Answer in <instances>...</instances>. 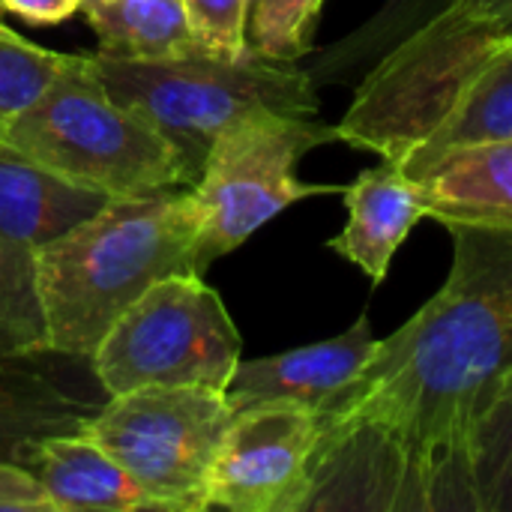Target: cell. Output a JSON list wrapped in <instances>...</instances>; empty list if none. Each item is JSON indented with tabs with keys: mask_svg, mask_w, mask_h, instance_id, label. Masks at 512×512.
<instances>
[{
	"mask_svg": "<svg viewBox=\"0 0 512 512\" xmlns=\"http://www.w3.org/2000/svg\"><path fill=\"white\" fill-rule=\"evenodd\" d=\"M444 228V285L321 417L303 512H480L477 432L512 375V231Z\"/></svg>",
	"mask_w": 512,
	"mask_h": 512,
	"instance_id": "cell-1",
	"label": "cell"
},
{
	"mask_svg": "<svg viewBox=\"0 0 512 512\" xmlns=\"http://www.w3.org/2000/svg\"><path fill=\"white\" fill-rule=\"evenodd\" d=\"M192 186L111 198L36 252L48 351L90 360L108 327L159 279L195 273Z\"/></svg>",
	"mask_w": 512,
	"mask_h": 512,
	"instance_id": "cell-2",
	"label": "cell"
},
{
	"mask_svg": "<svg viewBox=\"0 0 512 512\" xmlns=\"http://www.w3.org/2000/svg\"><path fill=\"white\" fill-rule=\"evenodd\" d=\"M96 78L114 102L153 123L198 180L213 141L255 114L318 117L315 75L300 60L258 51L240 57L189 54L174 60H108L93 54Z\"/></svg>",
	"mask_w": 512,
	"mask_h": 512,
	"instance_id": "cell-3",
	"label": "cell"
},
{
	"mask_svg": "<svg viewBox=\"0 0 512 512\" xmlns=\"http://www.w3.org/2000/svg\"><path fill=\"white\" fill-rule=\"evenodd\" d=\"M0 144L108 198L195 186L177 147L141 114L111 99L96 78L93 54L0 123Z\"/></svg>",
	"mask_w": 512,
	"mask_h": 512,
	"instance_id": "cell-4",
	"label": "cell"
},
{
	"mask_svg": "<svg viewBox=\"0 0 512 512\" xmlns=\"http://www.w3.org/2000/svg\"><path fill=\"white\" fill-rule=\"evenodd\" d=\"M240 330L216 288L195 273L150 285L102 336L90 372L105 396L141 387L225 390L240 363Z\"/></svg>",
	"mask_w": 512,
	"mask_h": 512,
	"instance_id": "cell-5",
	"label": "cell"
},
{
	"mask_svg": "<svg viewBox=\"0 0 512 512\" xmlns=\"http://www.w3.org/2000/svg\"><path fill=\"white\" fill-rule=\"evenodd\" d=\"M336 141L339 129L318 117L267 111L228 126L213 141L192 186L198 204V276L291 204L315 195H342L345 186L303 183L297 177V162L309 150Z\"/></svg>",
	"mask_w": 512,
	"mask_h": 512,
	"instance_id": "cell-6",
	"label": "cell"
},
{
	"mask_svg": "<svg viewBox=\"0 0 512 512\" xmlns=\"http://www.w3.org/2000/svg\"><path fill=\"white\" fill-rule=\"evenodd\" d=\"M231 420L225 390L141 387L108 396L84 435L168 512H204L210 468Z\"/></svg>",
	"mask_w": 512,
	"mask_h": 512,
	"instance_id": "cell-7",
	"label": "cell"
},
{
	"mask_svg": "<svg viewBox=\"0 0 512 512\" xmlns=\"http://www.w3.org/2000/svg\"><path fill=\"white\" fill-rule=\"evenodd\" d=\"M321 417L294 402L234 414L207 480V510L303 512Z\"/></svg>",
	"mask_w": 512,
	"mask_h": 512,
	"instance_id": "cell-8",
	"label": "cell"
},
{
	"mask_svg": "<svg viewBox=\"0 0 512 512\" xmlns=\"http://www.w3.org/2000/svg\"><path fill=\"white\" fill-rule=\"evenodd\" d=\"M375 348L378 339L372 324L366 315H360L345 333L333 339L273 357L240 360L225 387V399L234 414L264 402H294L324 417L360 378Z\"/></svg>",
	"mask_w": 512,
	"mask_h": 512,
	"instance_id": "cell-9",
	"label": "cell"
},
{
	"mask_svg": "<svg viewBox=\"0 0 512 512\" xmlns=\"http://www.w3.org/2000/svg\"><path fill=\"white\" fill-rule=\"evenodd\" d=\"M45 354H0V459L21 465L36 441L84 432L108 399L48 369Z\"/></svg>",
	"mask_w": 512,
	"mask_h": 512,
	"instance_id": "cell-10",
	"label": "cell"
},
{
	"mask_svg": "<svg viewBox=\"0 0 512 512\" xmlns=\"http://www.w3.org/2000/svg\"><path fill=\"white\" fill-rule=\"evenodd\" d=\"M405 174L417 180L435 222L512 231V138L438 153Z\"/></svg>",
	"mask_w": 512,
	"mask_h": 512,
	"instance_id": "cell-11",
	"label": "cell"
},
{
	"mask_svg": "<svg viewBox=\"0 0 512 512\" xmlns=\"http://www.w3.org/2000/svg\"><path fill=\"white\" fill-rule=\"evenodd\" d=\"M342 198L348 222L327 240V249L357 264L372 285H381L411 228L426 216L423 192L414 177L381 159V165L360 171L357 180L342 189Z\"/></svg>",
	"mask_w": 512,
	"mask_h": 512,
	"instance_id": "cell-12",
	"label": "cell"
},
{
	"mask_svg": "<svg viewBox=\"0 0 512 512\" xmlns=\"http://www.w3.org/2000/svg\"><path fill=\"white\" fill-rule=\"evenodd\" d=\"M48 492L54 512H168L90 435H48L21 462Z\"/></svg>",
	"mask_w": 512,
	"mask_h": 512,
	"instance_id": "cell-13",
	"label": "cell"
},
{
	"mask_svg": "<svg viewBox=\"0 0 512 512\" xmlns=\"http://www.w3.org/2000/svg\"><path fill=\"white\" fill-rule=\"evenodd\" d=\"M111 198L78 186L0 144V234L39 252Z\"/></svg>",
	"mask_w": 512,
	"mask_h": 512,
	"instance_id": "cell-14",
	"label": "cell"
},
{
	"mask_svg": "<svg viewBox=\"0 0 512 512\" xmlns=\"http://www.w3.org/2000/svg\"><path fill=\"white\" fill-rule=\"evenodd\" d=\"M498 138H512V36L456 84L432 126L393 165L405 171L438 153Z\"/></svg>",
	"mask_w": 512,
	"mask_h": 512,
	"instance_id": "cell-15",
	"label": "cell"
},
{
	"mask_svg": "<svg viewBox=\"0 0 512 512\" xmlns=\"http://www.w3.org/2000/svg\"><path fill=\"white\" fill-rule=\"evenodd\" d=\"M99 57L108 60H174L204 54L189 30L183 0H84Z\"/></svg>",
	"mask_w": 512,
	"mask_h": 512,
	"instance_id": "cell-16",
	"label": "cell"
},
{
	"mask_svg": "<svg viewBox=\"0 0 512 512\" xmlns=\"http://www.w3.org/2000/svg\"><path fill=\"white\" fill-rule=\"evenodd\" d=\"M36 252L0 234V354H45ZM51 354V351H48Z\"/></svg>",
	"mask_w": 512,
	"mask_h": 512,
	"instance_id": "cell-17",
	"label": "cell"
},
{
	"mask_svg": "<svg viewBox=\"0 0 512 512\" xmlns=\"http://www.w3.org/2000/svg\"><path fill=\"white\" fill-rule=\"evenodd\" d=\"M81 60L84 54H60L27 42L21 33H0V123L33 105L63 72Z\"/></svg>",
	"mask_w": 512,
	"mask_h": 512,
	"instance_id": "cell-18",
	"label": "cell"
},
{
	"mask_svg": "<svg viewBox=\"0 0 512 512\" xmlns=\"http://www.w3.org/2000/svg\"><path fill=\"white\" fill-rule=\"evenodd\" d=\"M318 18V0H246V48L273 60H300L312 51Z\"/></svg>",
	"mask_w": 512,
	"mask_h": 512,
	"instance_id": "cell-19",
	"label": "cell"
},
{
	"mask_svg": "<svg viewBox=\"0 0 512 512\" xmlns=\"http://www.w3.org/2000/svg\"><path fill=\"white\" fill-rule=\"evenodd\" d=\"M189 30L204 54L240 57L246 48V0H183Z\"/></svg>",
	"mask_w": 512,
	"mask_h": 512,
	"instance_id": "cell-20",
	"label": "cell"
},
{
	"mask_svg": "<svg viewBox=\"0 0 512 512\" xmlns=\"http://www.w3.org/2000/svg\"><path fill=\"white\" fill-rule=\"evenodd\" d=\"M0 510L54 512L45 486L18 462L0 459Z\"/></svg>",
	"mask_w": 512,
	"mask_h": 512,
	"instance_id": "cell-21",
	"label": "cell"
},
{
	"mask_svg": "<svg viewBox=\"0 0 512 512\" xmlns=\"http://www.w3.org/2000/svg\"><path fill=\"white\" fill-rule=\"evenodd\" d=\"M84 0H0V12H9L27 24H60L81 12Z\"/></svg>",
	"mask_w": 512,
	"mask_h": 512,
	"instance_id": "cell-22",
	"label": "cell"
},
{
	"mask_svg": "<svg viewBox=\"0 0 512 512\" xmlns=\"http://www.w3.org/2000/svg\"><path fill=\"white\" fill-rule=\"evenodd\" d=\"M483 512H512V444L507 459H504V468H501V474L495 480V486L486 495Z\"/></svg>",
	"mask_w": 512,
	"mask_h": 512,
	"instance_id": "cell-23",
	"label": "cell"
},
{
	"mask_svg": "<svg viewBox=\"0 0 512 512\" xmlns=\"http://www.w3.org/2000/svg\"><path fill=\"white\" fill-rule=\"evenodd\" d=\"M0 33H3V36H12V33H15V30H12V27H9V24H3V21H0Z\"/></svg>",
	"mask_w": 512,
	"mask_h": 512,
	"instance_id": "cell-24",
	"label": "cell"
},
{
	"mask_svg": "<svg viewBox=\"0 0 512 512\" xmlns=\"http://www.w3.org/2000/svg\"><path fill=\"white\" fill-rule=\"evenodd\" d=\"M324 3H327V0H318V6H321V9H324Z\"/></svg>",
	"mask_w": 512,
	"mask_h": 512,
	"instance_id": "cell-25",
	"label": "cell"
}]
</instances>
